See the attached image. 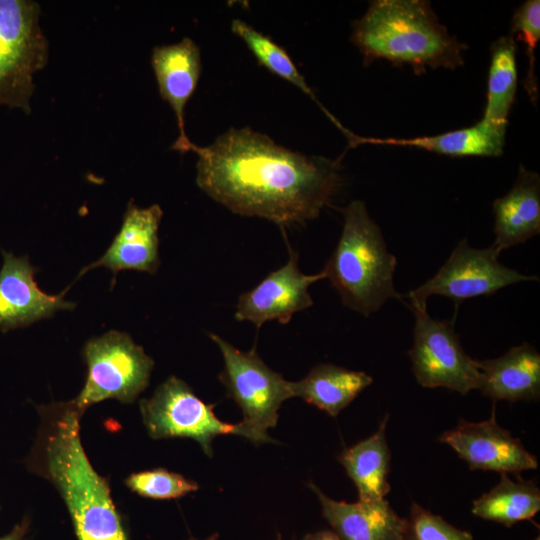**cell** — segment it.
<instances>
[{
  "label": "cell",
  "instance_id": "cell-1",
  "mask_svg": "<svg viewBox=\"0 0 540 540\" xmlns=\"http://www.w3.org/2000/svg\"><path fill=\"white\" fill-rule=\"evenodd\" d=\"M198 155L196 184L231 212L282 230L317 218L342 186L339 161L276 144L249 127L231 128Z\"/></svg>",
  "mask_w": 540,
  "mask_h": 540
},
{
  "label": "cell",
  "instance_id": "cell-2",
  "mask_svg": "<svg viewBox=\"0 0 540 540\" xmlns=\"http://www.w3.org/2000/svg\"><path fill=\"white\" fill-rule=\"evenodd\" d=\"M40 426L26 465L50 481L70 514L78 540H128L108 481L90 463L72 401L38 407Z\"/></svg>",
  "mask_w": 540,
  "mask_h": 540
},
{
  "label": "cell",
  "instance_id": "cell-3",
  "mask_svg": "<svg viewBox=\"0 0 540 540\" xmlns=\"http://www.w3.org/2000/svg\"><path fill=\"white\" fill-rule=\"evenodd\" d=\"M352 43L364 65L386 60L409 65L420 75L428 68L456 70L463 66L467 45L448 32L429 1L373 0L352 23Z\"/></svg>",
  "mask_w": 540,
  "mask_h": 540
},
{
  "label": "cell",
  "instance_id": "cell-4",
  "mask_svg": "<svg viewBox=\"0 0 540 540\" xmlns=\"http://www.w3.org/2000/svg\"><path fill=\"white\" fill-rule=\"evenodd\" d=\"M341 211V235L322 271L345 307L369 317L387 300H403L394 285L397 259L362 200Z\"/></svg>",
  "mask_w": 540,
  "mask_h": 540
},
{
  "label": "cell",
  "instance_id": "cell-5",
  "mask_svg": "<svg viewBox=\"0 0 540 540\" xmlns=\"http://www.w3.org/2000/svg\"><path fill=\"white\" fill-rule=\"evenodd\" d=\"M41 7L32 0H0V106L31 113L34 75L49 45L40 26Z\"/></svg>",
  "mask_w": 540,
  "mask_h": 540
},
{
  "label": "cell",
  "instance_id": "cell-6",
  "mask_svg": "<svg viewBox=\"0 0 540 540\" xmlns=\"http://www.w3.org/2000/svg\"><path fill=\"white\" fill-rule=\"evenodd\" d=\"M209 338L223 357L219 380L243 412L241 422L254 443L275 442L267 434L275 427L281 404L293 397L292 381L270 367L260 358L255 348L241 351L215 333Z\"/></svg>",
  "mask_w": 540,
  "mask_h": 540
},
{
  "label": "cell",
  "instance_id": "cell-7",
  "mask_svg": "<svg viewBox=\"0 0 540 540\" xmlns=\"http://www.w3.org/2000/svg\"><path fill=\"white\" fill-rule=\"evenodd\" d=\"M83 356L88 375L72 403L82 413L106 399L133 402L148 386L154 361L123 332L109 331L90 339Z\"/></svg>",
  "mask_w": 540,
  "mask_h": 540
},
{
  "label": "cell",
  "instance_id": "cell-8",
  "mask_svg": "<svg viewBox=\"0 0 540 540\" xmlns=\"http://www.w3.org/2000/svg\"><path fill=\"white\" fill-rule=\"evenodd\" d=\"M140 412L149 436L153 439L190 438L204 453L212 456V441L219 435H239L250 440L242 425L221 421L213 405L202 401L181 379L170 376L150 398L140 401Z\"/></svg>",
  "mask_w": 540,
  "mask_h": 540
},
{
  "label": "cell",
  "instance_id": "cell-9",
  "mask_svg": "<svg viewBox=\"0 0 540 540\" xmlns=\"http://www.w3.org/2000/svg\"><path fill=\"white\" fill-rule=\"evenodd\" d=\"M409 307L415 324L408 355L416 381L425 388L443 387L461 395L478 389L475 360L464 351L453 323L432 318L427 304Z\"/></svg>",
  "mask_w": 540,
  "mask_h": 540
},
{
  "label": "cell",
  "instance_id": "cell-10",
  "mask_svg": "<svg viewBox=\"0 0 540 540\" xmlns=\"http://www.w3.org/2000/svg\"><path fill=\"white\" fill-rule=\"evenodd\" d=\"M499 254L492 245L478 249L464 238L433 277L402 298H408L410 304H427L430 296L439 295L461 302L492 295L512 284L538 280L537 276L504 266L498 260Z\"/></svg>",
  "mask_w": 540,
  "mask_h": 540
},
{
  "label": "cell",
  "instance_id": "cell-11",
  "mask_svg": "<svg viewBox=\"0 0 540 540\" xmlns=\"http://www.w3.org/2000/svg\"><path fill=\"white\" fill-rule=\"evenodd\" d=\"M289 257L280 268L269 273L255 287L242 293L237 301L234 318L260 328L268 321L288 324L295 313L313 305L309 287L325 274H305L298 266V253L288 244Z\"/></svg>",
  "mask_w": 540,
  "mask_h": 540
},
{
  "label": "cell",
  "instance_id": "cell-12",
  "mask_svg": "<svg viewBox=\"0 0 540 540\" xmlns=\"http://www.w3.org/2000/svg\"><path fill=\"white\" fill-rule=\"evenodd\" d=\"M439 441L448 444L471 470L518 474L538 467L537 458L520 440L499 426L494 409L488 420H461L455 428L443 432Z\"/></svg>",
  "mask_w": 540,
  "mask_h": 540
},
{
  "label": "cell",
  "instance_id": "cell-13",
  "mask_svg": "<svg viewBox=\"0 0 540 540\" xmlns=\"http://www.w3.org/2000/svg\"><path fill=\"white\" fill-rule=\"evenodd\" d=\"M35 272L27 256L16 257L3 251L0 269V330L3 333L76 306L63 298L64 293L49 295L40 290L34 279Z\"/></svg>",
  "mask_w": 540,
  "mask_h": 540
},
{
  "label": "cell",
  "instance_id": "cell-14",
  "mask_svg": "<svg viewBox=\"0 0 540 540\" xmlns=\"http://www.w3.org/2000/svg\"><path fill=\"white\" fill-rule=\"evenodd\" d=\"M162 216L158 204L140 208L130 201L120 230L108 249L83 268L78 277L99 266L110 269L114 275L121 270L155 273L160 264L158 231Z\"/></svg>",
  "mask_w": 540,
  "mask_h": 540
},
{
  "label": "cell",
  "instance_id": "cell-15",
  "mask_svg": "<svg viewBox=\"0 0 540 540\" xmlns=\"http://www.w3.org/2000/svg\"><path fill=\"white\" fill-rule=\"evenodd\" d=\"M151 64L159 93L176 116L179 136L172 149L180 153L191 151L194 144L185 133L184 111L199 81L200 48L188 37L175 44L156 46L152 51Z\"/></svg>",
  "mask_w": 540,
  "mask_h": 540
},
{
  "label": "cell",
  "instance_id": "cell-16",
  "mask_svg": "<svg viewBox=\"0 0 540 540\" xmlns=\"http://www.w3.org/2000/svg\"><path fill=\"white\" fill-rule=\"evenodd\" d=\"M479 371L478 389L493 400L510 402L538 400L540 396V354L528 343L510 348L504 355L475 360Z\"/></svg>",
  "mask_w": 540,
  "mask_h": 540
},
{
  "label": "cell",
  "instance_id": "cell-17",
  "mask_svg": "<svg viewBox=\"0 0 540 540\" xmlns=\"http://www.w3.org/2000/svg\"><path fill=\"white\" fill-rule=\"evenodd\" d=\"M492 246L500 253L523 244L540 233V177L519 166L512 188L493 202Z\"/></svg>",
  "mask_w": 540,
  "mask_h": 540
},
{
  "label": "cell",
  "instance_id": "cell-18",
  "mask_svg": "<svg viewBox=\"0 0 540 540\" xmlns=\"http://www.w3.org/2000/svg\"><path fill=\"white\" fill-rule=\"evenodd\" d=\"M317 495L322 514L341 540H401L405 519L397 515L386 499L348 503L326 496L309 484Z\"/></svg>",
  "mask_w": 540,
  "mask_h": 540
},
{
  "label": "cell",
  "instance_id": "cell-19",
  "mask_svg": "<svg viewBox=\"0 0 540 540\" xmlns=\"http://www.w3.org/2000/svg\"><path fill=\"white\" fill-rule=\"evenodd\" d=\"M506 131L480 120L476 124L445 133L413 138L358 137L361 144L403 146L450 157H499L503 154Z\"/></svg>",
  "mask_w": 540,
  "mask_h": 540
},
{
  "label": "cell",
  "instance_id": "cell-20",
  "mask_svg": "<svg viewBox=\"0 0 540 540\" xmlns=\"http://www.w3.org/2000/svg\"><path fill=\"white\" fill-rule=\"evenodd\" d=\"M388 418L386 415L374 434L344 449L338 456L357 488L360 501H380L390 491L387 479L391 454L385 436Z\"/></svg>",
  "mask_w": 540,
  "mask_h": 540
},
{
  "label": "cell",
  "instance_id": "cell-21",
  "mask_svg": "<svg viewBox=\"0 0 540 540\" xmlns=\"http://www.w3.org/2000/svg\"><path fill=\"white\" fill-rule=\"evenodd\" d=\"M373 378L362 371L349 370L331 363L318 364L297 382H292L293 397H300L336 417Z\"/></svg>",
  "mask_w": 540,
  "mask_h": 540
},
{
  "label": "cell",
  "instance_id": "cell-22",
  "mask_svg": "<svg viewBox=\"0 0 540 540\" xmlns=\"http://www.w3.org/2000/svg\"><path fill=\"white\" fill-rule=\"evenodd\" d=\"M490 56L486 105L481 120L506 131L518 82L514 38L510 35L498 38L491 45Z\"/></svg>",
  "mask_w": 540,
  "mask_h": 540
},
{
  "label": "cell",
  "instance_id": "cell-23",
  "mask_svg": "<svg viewBox=\"0 0 540 540\" xmlns=\"http://www.w3.org/2000/svg\"><path fill=\"white\" fill-rule=\"evenodd\" d=\"M540 510V490L533 481H517L501 474L500 482L473 501L472 513L506 527L531 520Z\"/></svg>",
  "mask_w": 540,
  "mask_h": 540
},
{
  "label": "cell",
  "instance_id": "cell-24",
  "mask_svg": "<svg viewBox=\"0 0 540 540\" xmlns=\"http://www.w3.org/2000/svg\"><path fill=\"white\" fill-rule=\"evenodd\" d=\"M231 31L238 36L249 50L252 52L257 61L268 69L273 74L289 81L302 92L308 95L326 116L334 123V125L345 135L349 146L352 147L356 134L346 129L318 100L312 89L306 83L303 75L300 74L292 59L287 52L275 43L270 37L259 32L248 23L233 19L231 22Z\"/></svg>",
  "mask_w": 540,
  "mask_h": 540
},
{
  "label": "cell",
  "instance_id": "cell-25",
  "mask_svg": "<svg viewBox=\"0 0 540 540\" xmlns=\"http://www.w3.org/2000/svg\"><path fill=\"white\" fill-rule=\"evenodd\" d=\"M125 484L139 496L151 499H176L199 489L195 481L160 468L133 473Z\"/></svg>",
  "mask_w": 540,
  "mask_h": 540
},
{
  "label": "cell",
  "instance_id": "cell-26",
  "mask_svg": "<svg viewBox=\"0 0 540 540\" xmlns=\"http://www.w3.org/2000/svg\"><path fill=\"white\" fill-rule=\"evenodd\" d=\"M522 41L528 57V71L523 85L531 101L537 100L538 87L535 75V49L540 40V1L527 0L514 12L511 21V35Z\"/></svg>",
  "mask_w": 540,
  "mask_h": 540
},
{
  "label": "cell",
  "instance_id": "cell-27",
  "mask_svg": "<svg viewBox=\"0 0 540 540\" xmlns=\"http://www.w3.org/2000/svg\"><path fill=\"white\" fill-rule=\"evenodd\" d=\"M401 540H473L471 533L456 528L441 516L413 503L405 519Z\"/></svg>",
  "mask_w": 540,
  "mask_h": 540
},
{
  "label": "cell",
  "instance_id": "cell-28",
  "mask_svg": "<svg viewBox=\"0 0 540 540\" xmlns=\"http://www.w3.org/2000/svg\"><path fill=\"white\" fill-rule=\"evenodd\" d=\"M29 531L28 519H23L17 523L12 530L4 536H0V540H26Z\"/></svg>",
  "mask_w": 540,
  "mask_h": 540
},
{
  "label": "cell",
  "instance_id": "cell-29",
  "mask_svg": "<svg viewBox=\"0 0 540 540\" xmlns=\"http://www.w3.org/2000/svg\"><path fill=\"white\" fill-rule=\"evenodd\" d=\"M304 540H341V539L333 531L322 530L316 533L306 535Z\"/></svg>",
  "mask_w": 540,
  "mask_h": 540
},
{
  "label": "cell",
  "instance_id": "cell-30",
  "mask_svg": "<svg viewBox=\"0 0 540 540\" xmlns=\"http://www.w3.org/2000/svg\"><path fill=\"white\" fill-rule=\"evenodd\" d=\"M217 538H218V534H213V535H211L210 537H208L207 539H204V540H217ZM189 540H198V539L191 538Z\"/></svg>",
  "mask_w": 540,
  "mask_h": 540
},
{
  "label": "cell",
  "instance_id": "cell-31",
  "mask_svg": "<svg viewBox=\"0 0 540 540\" xmlns=\"http://www.w3.org/2000/svg\"><path fill=\"white\" fill-rule=\"evenodd\" d=\"M534 540H540V537H539V536H537V537H536V538H535Z\"/></svg>",
  "mask_w": 540,
  "mask_h": 540
}]
</instances>
